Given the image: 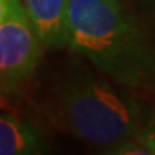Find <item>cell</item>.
Returning a JSON list of instances; mask_svg holds the SVG:
<instances>
[{
    "mask_svg": "<svg viewBox=\"0 0 155 155\" xmlns=\"http://www.w3.org/2000/svg\"><path fill=\"white\" fill-rule=\"evenodd\" d=\"M68 46L127 88L155 89L148 29L121 0H71Z\"/></svg>",
    "mask_w": 155,
    "mask_h": 155,
    "instance_id": "cell-1",
    "label": "cell"
},
{
    "mask_svg": "<svg viewBox=\"0 0 155 155\" xmlns=\"http://www.w3.org/2000/svg\"><path fill=\"white\" fill-rule=\"evenodd\" d=\"M46 49L25 0H0V88L17 95L33 76Z\"/></svg>",
    "mask_w": 155,
    "mask_h": 155,
    "instance_id": "cell-3",
    "label": "cell"
},
{
    "mask_svg": "<svg viewBox=\"0 0 155 155\" xmlns=\"http://www.w3.org/2000/svg\"><path fill=\"white\" fill-rule=\"evenodd\" d=\"M25 3L46 49L68 46L71 0H25Z\"/></svg>",
    "mask_w": 155,
    "mask_h": 155,
    "instance_id": "cell-4",
    "label": "cell"
},
{
    "mask_svg": "<svg viewBox=\"0 0 155 155\" xmlns=\"http://www.w3.org/2000/svg\"><path fill=\"white\" fill-rule=\"evenodd\" d=\"M48 147V137L35 122L9 112L0 116V154L33 155Z\"/></svg>",
    "mask_w": 155,
    "mask_h": 155,
    "instance_id": "cell-5",
    "label": "cell"
},
{
    "mask_svg": "<svg viewBox=\"0 0 155 155\" xmlns=\"http://www.w3.org/2000/svg\"><path fill=\"white\" fill-rule=\"evenodd\" d=\"M104 150L105 151H102V154L109 155H151L150 151L134 137L119 141V142H116L111 147H106Z\"/></svg>",
    "mask_w": 155,
    "mask_h": 155,
    "instance_id": "cell-7",
    "label": "cell"
},
{
    "mask_svg": "<svg viewBox=\"0 0 155 155\" xmlns=\"http://www.w3.org/2000/svg\"><path fill=\"white\" fill-rule=\"evenodd\" d=\"M147 19L150 22L151 28L155 29V0H144Z\"/></svg>",
    "mask_w": 155,
    "mask_h": 155,
    "instance_id": "cell-8",
    "label": "cell"
},
{
    "mask_svg": "<svg viewBox=\"0 0 155 155\" xmlns=\"http://www.w3.org/2000/svg\"><path fill=\"white\" fill-rule=\"evenodd\" d=\"M134 138L144 145L151 155H155V115H144Z\"/></svg>",
    "mask_w": 155,
    "mask_h": 155,
    "instance_id": "cell-6",
    "label": "cell"
},
{
    "mask_svg": "<svg viewBox=\"0 0 155 155\" xmlns=\"http://www.w3.org/2000/svg\"><path fill=\"white\" fill-rule=\"evenodd\" d=\"M46 127L102 148L132 138L144 118L138 102L85 69L71 71L38 104Z\"/></svg>",
    "mask_w": 155,
    "mask_h": 155,
    "instance_id": "cell-2",
    "label": "cell"
}]
</instances>
